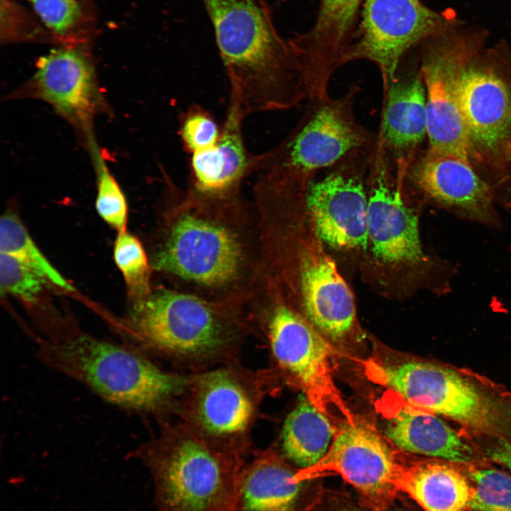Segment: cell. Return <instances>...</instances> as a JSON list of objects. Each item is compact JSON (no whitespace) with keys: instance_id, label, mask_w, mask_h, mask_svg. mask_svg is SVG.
<instances>
[{"instance_id":"obj_27","label":"cell","mask_w":511,"mask_h":511,"mask_svg":"<svg viewBox=\"0 0 511 511\" xmlns=\"http://www.w3.org/2000/svg\"><path fill=\"white\" fill-rule=\"evenodd\" d=\"M1 253L13 256L45 278L50 283L68 292L74 287L38 248L15 213L8 211L0 220Z\"/></svg>"},{"instance_id":"obj_32","label":"cell","mask_w":511,"mask_h":511,"mask_svg":"<svg viewBox=\"0 0 511 511\" xmlns=\"http://www.w3.org/2000/svg\"><path fill=\"white\" fill-rule=\"evenodd\" d=\"M48 280L18 258L0 254L1 295L17 297L28 304H35Z\"/></svg>"},{"instance_id":"obj_16","label":"cell","mask_w":511,"mask_h":511,"mask_svg":"<svg viewBox=\"0 0 511 511\" xmlns=\"http://www.w3.org/2000/svg\"><path fill=\"white\" fill-rule=\"evenodd\" d=\"M378 140L368 175V236L375 256L388 263L425 268L430 261L421 242L419 219Z\"/></svg>"},{"instance_id":"obj_15","label":"cell","mask_w":511,"mask_h":511,"mask_svg":"<svg viewBox=\"0 0 511 511\" xmlns=\"http://www.w3.org/2000/svg\"><path fill=\"white\" fill-rule=\"evenodd\" d=\"M483 37L458 82L459 105L469 156L493 167L511 163V88L497 73L477 63Z\"/></svg>"},{"instance_id":"obj_3","label":"cell","mask_w":511,"mask_h":511,"mask_svg":"<svg viewBox=\"0 0 511 511\" xmlns=\"http://www.w3.org/2000/svg\"><path fill=\"white\" fill-rule=\"evenodd\" d=\"M230 85L246 117L299 107L308 92L296 57L257 0H202Z\"/></svg>"},{"instance_id":"obj_1","label":"cell","mask_w":511,"mask_h":511,"mask_svg":"<svg viewBox=\"0 0 511 511\" xmlns=\"http://www.w3.org/2000/svg\"><path fill=\"white\" fill-rule=\"evenodd\" d=\"M154 270L211 299L249 304L263 279L258 214L241 195L169 187Z\"/></svg>"},{"instance_id":"obj_9","label":"cell","mask_w":511,"mask_h":511,"mask_svg":"<svg viewBox=\"0 0 511 511\" xmlns=\"http://www.w3.org/2000/svg\"><path fill=\"white\" fill-rule=\"evenodd\" d=\"M252 305L262 314L278 366L329 418L335 421V412L345 423H356L334 382L328 340L266 281Z\"/></svg>"},{"instance_id":"obj_18","label":"cell","mask_w":511,"mask_h":511,"mask_svg":"<svg viewBox=\"0 0 511 511\" xmlns=\"http://www.w3.org/2000/svg\"><path fill=\"white\" fill-rule=\"evenodd\" d=\"M193 383L189 413L202 439L246 458L242 436L256 411L250 390L233 371L223 368L202 374Z\"/></svg>"},{"instance_id":"obj_13","label":"cell","mask_w":511,"mask_h":511,"mask_svg":"<svg viewBox=\"0 0 511 511\" xmlns=\"http://www.w3.org/2000/svg\"><path fill=\"white\" fill-rule=\"evenodd\" d=\"M460 25L454 16L436 13L420 0H366L343 65L356 60L373 62L384 87L413 47Z\"/></svg>"},{"instance_id":"obj_12","label":"cell","mask_w":511,"mask_h":511,"mask_svg":"<svg viewBox=\"0 0 511 511\" xmlns=\"http://www.w3.org/2000/svg\"><path fill=\"white\" fill-rule=\"evenodd\" d=\"M377 143L346 156L322 179L302 187L305 207L323 243L341 250L366 249L369 243L366 182Z\"/></svg>"},{"instance_id":"obj_24","label":"cell","mask_w":511,"mask_h":511,"mask_svg":"<svg viewBox=\"0 0 511 511\" xmlns=\"http://www.w3.org/2000/svg\"><path fill=\"white\" fill-rule=\"evenodd\" d=\"M460 464L401 455L395 485L424 511H471L474 487Z\"/></svg>"},{"instance_id":"obj_25","label":"cell","mask_w":511,"mask_h":511,"mask_svg":"<svg viewBox=\"0 0 511 511\" xmlns=\"http://www.w3.org/2000/svg\"><path fill=\"white\" fill-rule=\"evenodd\" d=\"M336 432L330 418L304 394L284 422L281 454L298 468L312 466L326 454Z\"/></svg>"},{"instance_id":"obj_28","label":"cell","mask_w":511,"mask_h":511,"mask_svg":"<svg viewBox=\"0 0 511 511\" xmlns=\"http://www.w3.org/2000/svg\"><path fill=\"white\" fill-rule=\"evenodd\" d=\"M91 156L97 180L96 209L101 218L119 232L126 227L128 205L125 194L111 172L97 140L86 148Z\"/></svg>"},{"instance_id":"obj_20","label":"cell","mask_w":511,"mask_h":511,"mask_svg":"<svg viewBox=\"0 0 511 511\" xmlns=\"http://www.w3.org/2000/svg\"><path fill=\"white\" fill-rule=\"evenodd\" d=\"M274 449L259 451L241 468L232 511H314L323 494Z\"/></svg>"},{"instance_id":"obj_5","label":"cell","mask_w":511,"mask_h":511,"mask_svg":"<svg viewBox=\"0 0 511 511\" xmlns=\"http://www.w3.org/2000/svg\"><path fill=\"white\" fill-rule=\"evenodd\" d=\"M246 304L158 288L131 303L118 324L123 343L148 356L203 359L238 335Z\"/></svg>"},{"instance_id":"obj_19","label":"cell","mask_w":511,"mask_h":511,"mask_svg":"<svg viewBox=\"0 0 511 511\" xmlns=\"http://www.w3.org/2000/svg\"><path fill=\"white\" fill-rule=\"evenodd\" d=\"M383 87L378 138L397 179L405 182L419 146L427 136L426 93L419 65H399Z\"/></svg>"},{"instance_id":"obj_23","label":"cell","mask_w":511,"mask_h":511,"mask_svg":"<svg viewBox=\"0 0 511 511\" xmlns=\"http://www.w3.org/2000/svg\"><path fill=\"white\" fill-rule=\"evenodd\" d=\"M245 118L239 107L230 101L219 142L191 155L190 189L215 197L241 195L242 182L255 172L256 160L243 137Z\"/></svg>"},{"instance_id":"obj_2","label":"cell","mask_w":511,"mask_h":511,"mask_svg":"<svg viewBox=\"0 0 511 511\" xmlns=\"http://www.w3.org/2000/svg\"><path fill=\"white\" fill-rule=\"evenodd\" d=\"M302 204L280 194L256 202L263 274L328 341L344 343L360 331L353 295Z\"/></svg>"},{"instance_id":"obj_36","label":"cell","mask_w":511,"mask_h":511,"mask_svg":"<svg viewBox=\"0 0 511 511\" xmlns=\"http://www.w3.org/2000/svg\"><path fill=\"white\" fill-rule=\"evenodd\" d=\"M388 511H408L402 507H397L394 504L391 506Z\"/></svg>"},{"instance_id":"obj_4","label":"cell","mask_w":511,"mask_h":511,"mask_svg":"<svg viewBox=\"0 0 511 511\" xmlns=\"http://www.w3.org/2000/svg\"><path fill=\"white\" fill-rule=\"evenodd\" d=\"M35 354L47 368L137 414H161L189 383L123 342L80 331L57 341L40 340Z\"/></svg>"},{"instance_id":"obj_17","label":"cell","mask_w":511,"mask_h":511,"mask_svg":"<svg viewBox=\"0 0 511 511\" xmlns=\"http://www.w3.org/2000/svg\"><path fill=\"white\" fill-rule=\"evenodd\" d=\"M407 180L454 216L488 227L500 225L493 187L476 173L468 158L427 150L413 162Z\"/></svg>"},{"instance_id":"obj_7","label":"cell","mask_w":511,"mask_h":511,"mask_svg":"<svg viewBox=\"0 0 511 511\" xmlns=\"http://www.w3.org/2000/svg\"><path fill=\"white\" fill-rule=\"evenodd\" d=\"M369 380L478 434L511 441V401L449 367L422 361L366 364Z\"/></svg>"},{"instance_id":"obj_30","label":"cell","mask_w":511,"mask_h":511,"mask_svg":"<svg viewBox=\"0 0 511 511\" xmlns=\"http://www.w3.org/2000/svg\"><path fill=\"white\" fill-rule=\"evenodd\" d=\"M473 487L471 511H511V474L490 468L466 470Z\"/></svg>"},{"instance_id":"obj_26","label":"cell","mask_w":511,"mask_h":511,"mask_svg":"<svg viewBox=\"0 0 511 511\" xmlns=\"http://www.w3.org/2000/svg\"><path fill=\"white\" fill-rule=\"evenodd\" d=\"M50 33L55 45L91 44L97 33V9L92 0H19Z\"/></svg>"},{"instance_id":"obj_31","label":"cell","mask_w":511,"mask_h":511,"mask_svg":"<svg viewBox=\"0 0 511 511\" xmlns=\"http://www.w3.org/2000/svg\"><path fill=\"white\" fill-rule=\"evenodd\" d=\"M0 40L2 44L55 42L36 16L19 0H1Z\"/></svg>"},{"instance_id":"obj_22","label":"cell","mask_w":511,"mask_h":511,"mask_svg":"<svg viewBox=\"0 0 511 511\" xmlns=\"http://www.w3.org/2000/svg\"><path fill=\"white\" fill-rule=\"evenodd\" d=\"M379 405L385 435L404 452L463 465L478 461L473 448L436 414L412 406L388 390Z\"/></svg>"},{"instance_id":"obj_11","label":"cell","mask_w":511,"mask_h":511,"mask_svg":"<svg viewBox=\"0 0 511 511\" xmlns=\"http://www.w3.org/2000/svg\"><path fill=\"white\" fill-rule=\"evenodd\" d=\"M461 25L428 40L419 62L426 93L428 150L469 159L458 99L462 70L483 35Z\"/></svg>"},{"instance_id":"obj_29","label":"cell","mask_w":511,"mask_h":511,"mask_svg":"<svg viewBox=\"0 0 511 511\" xmlns=\"http://www.w3.org/2000/svg\"><path fill=\"white\" fill-rule=\"evenodd\" d=\"M114 258L125 280L131 303L141 301L153 290L150 286V260L140 241L126 231L119 232Z\"/></svg>"},{"instance_id":"obj_33","label":"cell","mask_w":511,"mask_h":511,"mask_svg":"<svg viewBox=\"0 0 511 511\" xmlns=\"http://www.w3.org/2000/svg\"><path fill=\"white\" fill-rule=\"evenodd\" d=\"M221 131L213 115L199 104H192L180 114L178 135L183 149L190 155L215 145Z\"/></svg>"},{"instance_id":"obj_8","label":"cell","mask_w":511,"mask_h":511,"mask_svg":"<svg viewBox=\"0 0 511 511\" xmlns=\"http://www.w3.org/2000/svg\"><path fill=\"white\" fill-rule=\"evenodd\" d=\"M359 85L342 95L307 101L298 122L275 146L256 155L255 172L306 182L352 153L375 145L378 133L360 123L355 114Z\"/></svg>"},{"instance_id":"obj_35","label":"cell","mask_w":511,"mask_h":511,"mask_svg":"<svg viewBox=\"0 0 511 511\" xmlns=\"http://www.w3.org/2000/svg\"><path fill=\"white\" fill-rule=\"evenodd\" d=\"M325 511H364L348 499L332 497L326 503Z\"/></svg>"},{"instance_id":"obj_21","label":"cell","mask_w":511,"mask_h":511,"mask_svg":"<svg viewBox=\"0 0 511 511\" xmlns=\"http://www.w3.org/2000/svg\"><path fill=\"white\" fill-rule=\"evenodd\" d=\"M361 1L322 0L312 28L288 40L304 80L314 92H327L332 76L343 66L353 43V26Z\"/></svg>"},{"instance_id":"obj_6","label":"cell","mask_w":511,"mask_h":511,"mask_svg":"<svg viewBox=\"0 0 511 511\" xmlns=\"http://www.w3.org/2000/svg\"><path fill=\"white\" fill-rule=\"evenodd\" d=\"M128 456L151 476L155 511H232L246 458L166 427Z\"/></svg>"},{"instance_id":"obj_34","label":"cell","mask_w":511,"mask_h":511,"mask_svg":"<svg viewBox=\"0 0 511 511\" xmlns=\"http://www.w3.org/2000/svg\"><path fill=\"white\" fill-rule=\"evenodd\" d=\"M489 460L505 467L511 474V441L505 439H496L485 449L484 454Z\"/></svg>"},{"instance_id":"obj_10","label":"cell","mask_w":511,"mask_h":511,"mask_svg":"<svg viewBox=\"0 0 511 511\" xmlns=\"http://www.w3.org/2000/svg\"><path fill=\"white\" fill-rule=\"evenodd\" d=\"M48 104L87 148L96 140L94 120L111 107L100 87L91 44L55 45L36 61L33 74L9 96Z\"/></svg>"},{"instance_id":"obj_14","label":"cell","mask_w":511,"mask_h":511,"mask_svg":"<svg viewBox=\"0 0 511 511\" xmlns=\"http://www.w3.org/2000/svg\"><path fill=\"white\" fill-rule=\"evenodd\" d=\"M401 455L367 427L344 423L323 458L299 468L297 477L304 481L341 476L356 490L368 510L388 511L399 493L395 482Z\"/></svg>"},{"instance_id":"obj_37","label":"cell","mask_w":511,"mask_h":511,"mask_svg":"<svg viewBox=\"0 0 511 511\" xmlns=\"http://www.w3.org/2000/svg\"><path fill=\"white\" fill-rule=\"evenodd\" d=\"M258 1H260V2H261V3H265V0H258Z\"/></svg>"}]
</instances>
